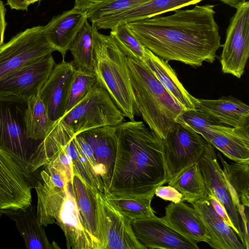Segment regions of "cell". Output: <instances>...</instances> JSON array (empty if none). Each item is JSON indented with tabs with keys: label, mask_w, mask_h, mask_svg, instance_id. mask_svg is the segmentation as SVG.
<instances>
[{
	"label": "cell",
	"mask_w": 249,
	"mask_h": 249,
	"mask_svg": "<svg viewBox=\"0 0 249 249\" xmlns=\"http://www.w3.org/2000/svg\"><path fill=\"white\" fill-rule=\"evenodd\" d=\"M39 0H24V5L27 11L29 5Z\"/></svg>",
	"instance_id": "7bdbcfd3"
},
{
	"label": "cell",
	"mask_w": 249,
	"mask_h": 249,
	"mask_svg": "<svg viewBox=\"0 0 249 249\" xmlns=\"http://www.w3.org/2000/svg\"><path fill=\"white\" fill-rule=\"evenodd\" d=\"M111 0H74L73 7L82 11H88Z\"/></svg>",
	"instance_id": "f35d334b"
},
{
	"label": "cell",
	"mask_w": 249,
	"mask_h": 249,
	"mask_svg": "<svg viewBox=\"0 0 249 249\" xmlns=\"http://www.w3.org/2000/svg\"><path fill=\"white\" fill-rule=\"evenodd\" d=\"M124 116L107 91L98 82L89 93L56 122L75 136L103 126H117Z\"/></svg>",
	"instance_id": "8992f818"
},
{
	"label": "cell",
	"mask_w": 249,
	"mask_h": 249,
	"mask_svg": "<svg viewBox=\"0 0 249 249\" xmlns=\"http://www.w3.org/2000/svg\"><path fill=\"white\" fill-rule=\"evenodd\" d=\"M16 223L20 234L28 249H60L54 242L50 243L43 226L37 219L36 209L33 205L24 208L0 211Z\"/></svg>",
	"instance_id": "d4e9b609"
},
{
	"label": "cell",
	"mask_w": 249,
	"mask_h": 249,
	"mask_svg": "<svg viewBox=\"0 0 249 249\" xmlns=\"http://www.w3.org/2000/svg\"><path fill=\"white\" fill-rule=\"evenodd\" d=\"M198 211L211 237L210 247L215 249H245L233 230L214 211L207 198L191 203Z\"/></svg>",
	"instance_id": "7402d4cb"
},
{
	"label": "cell",
	"mask_w": 249,
	"mask_h": 249,
	"mask_svg": "<svg viewBox=\"0 0 249 249\" xmlns=\"http://www.w3.org/2000/svg\"><path fill=\"white\" fill-rule=\"evenodd\" d=\"M6 5L12 9L27 11L24 5V0H7Z\"/></svg>",
	"instance_id": "60d3db41"
},
{
	"label": "cell",
	"mask_w": 249,
	"mask_h": 249,
	"mask_svg": "<svg viewBox=\"0 0 249 249\" xmlns=\"http://www.w3.org/2000/svg\"><path fill=\"white\" fill-rule=\"evenodd\" d=\"M214 5H196L128 23L136 37L158 57L181 62L194 68L212 63L222 45L214 19Z\"/></svg>",
	"instance_id": "6da1fadb"
},
{
	"label": "cell",
	"mask_w": 249,
	"mask_h": 249,
	"mask_svg": "<svg viewBox=\"0 0 249 249\" xmlns=\"http://www.w3.org/2000/svg\"><path fill=\"white\" fill-rule=\"evenodd\" d=\"M71 183L58 187L37 178L34 188L38 221L43 226L56 223L65 235L68 249H99L85 227Z\"/></svg>",
	"instance_id": "277c9868"
},
{
	"label": "cell",
	"mask_w": 249,
	"mask_h": 249,
	"mask_svg": "<svg viewBox=\"0 0 249 249\" xmlns=\"http://www.w3.org/2000/svg\"><path fill=\"white\" fill-rule=\"evenodd\" d=\"M97 82L93 71L75 69L70 86L64 115L84 98Z\"/></svg>",
	"instance_id": "d6a6232c"
},
{
	"label": "cell",
	"mask_w": 249,
	"mask_h": 249,
	"mask_svg": "<svg viewBox=\"0 0 249 249\" xmlns=\"http://www.w3.org/2000/svg\"><path fill=\"white\" fill-rule=\"evenodd\" d=\"M118 145L108 188L110 196H154L156 189L170 180L162 140L142 121L116 126Z\"/></svg>",
	"instance_id": "7a4b0ae2"
},
{
	"label": "cell",
	"mask_w": 249,
	"mask_h": 249,
	"mask_svg": "<svg viewBox=\"0 0 249 249\" xmlns=\"http://www.w3.org/2000/svg\"><path fill=\"white\" fill-rule=\"evenodd\" d=\"M55 51L47 38L44 26H33L18 33L0 46V80Z\"/></svg>",
	"instance_id": "9c48e42d"
},
{
	"label": "cell",
	"mask_w": 249,
	"mask_h": 249,
	"mask_svg": "<svg viewBox=\"0 0 249 249\" xmlns=\"http://www.w3.org/2000/svg\"><path fill=\"white\" fill-rule=\"evenodd\" d=\"M219 0L230 6L237 8L240 4L246 0Z\"/></svg>",
	"instance_id": "b9f144b4"
},
{
	"label": "cell",
	"mask_w": 249,
	"mask_h": 249,
	"mask_svg": "<svg viewBox=\"0 0 249 249\" xmlns=\"http://www.w3.org/2000/svg\"><path fill=\"white\" fill-rule=\"evenodd\" d=\"M223 166L226 183L236 207L249 206V160L228 163L220 153L216 154Z\"/></svg>",
	"instance_id": "4316f807"
},
{
	"label": "cell",
	"mask_w": 249,
	"mask_h": 249,
	"mask_svg": "<svg viewBox=\"0 0 249 249\" xmlns=\"http://www.w3.org/2000/svg\"><path fill=\"white\" fill-rule=\"evenodd\" d=\"M203 0H150L123 13L98 20L91 24L99 29H112L115 26L149 18L173 11Z\"/></svg>",
	"instance_id": "44dd1931"
},
{
	"label": "cell",
	"mask_w": 249,
	"mask_h": 249,
	"mask_svg": "<svg viewBox=\"0 0 249 249\" xmlns=\"http://www.w3.org/2000/svg\"><path fill=\"white\" fill-rule=\"evenodd\" d=\"M93 25L87 19L70 46L69 50L72 55V63L76 69L93 71Z\"/></svg>",
	"instance_id": "f546056e"
},
{
	"label": "cell",
	"mask_w": 249,
	"mask_h": 249,
	"mask_svg": "<svg viewBox=\"0 0 249 249\" xmlns=\"http://www.w3.org/2000/svg\"><path fill=\"white\" fill-rule=\"evenodd\" d=\"M236 9L219 59L224 73L240 78L249 57V1H244Z\"/></svg>",
	"instance_id": "8fae6325"
},
{
	"label": "cell",
	"mask_w": 249,
	"mask_h": 249,
	"mask_svg": "<svg viewBox=\"0 0 249 249\" xmlns=\"http://www.w3.org/2000/svg\"><path fill=\"white\" fill-rule=\"evenodd\" d=\"M107 194L116 207L130 221L155 215L151 206L153 196L128 197Z\"/></svg>",
	"instance_id": "4dcf8cb0"
},
{
	"label": "cell",
	"mask_w": 249,
	"mask_h": 249,
	"mask_svg": "<svg viewBox=\"0 0 249 249\" xmlns=\"http://www.w3.org/2000/svg\"><path fill=\"white\" fill-rule=\"evenodd\" d=\"M133 233L144 249H198L197 243L182 235L155 215L132 220Z\"/></svg>",
	"instance_id": "5bb4252c"
},
{
	"label": "cell",
	"mask_w": 249,
	"mask_h": 249,
	"mask_svg": "<svg viewBox=\"0 0 249 249\" xmlns=\"http://www.w3.org/2000/svg\"><path fill=\"white\" fill-rule=\"evenodd\" d=\"M72 190L85 227L99 249H102L96 203L92 191L76 175Z\"/></svg>",
	"instance_id": "484cf974"
},
{
	"label": "cell",
	"mask_w": 249,
	"mask_h": 249,
	"mask_svg": "<svg viewBox=\"0 0 249 249\" xmlns=\"http://www.w3.org/2000/svg\"><path fill=\"white\" fill-rule=\"evenodd\" d=\"M176 122L198 134L204 127L220 124L212 116L197 108L184 110L177 117Z\"/></svg>",
	"instance_id": "e575fe53"
},
{
	"label": "cell",
	"mask_w": 249,
	"mask_h": 249,
	"mask_svg": "<svg viewBox=\"0 0 249 249\" xmlns=\"http://www.w3.org/2000/svg\"><path fill=\"white\" fill-rule=\"evenodd\" d=\"M138 115L159 138H165L184 110L143 62L127 57Z\"/></svg>",
	"instance_id": "3957f363"
},
{
	"label": "cell",
	"mask_w": 249,
	"mask_h": 249,
	"mask_svg": "<svg viewBox=\"0 0 249 249\" xmlns=\"http://www.w3.org/2000/svg\"><path fill=\"white\" fill-rule=\"evenodd\" d=\"M155 195L160 198L178 203L182 200V196L176 189L170 185L160 186L155 190Z\"/></svg>",
	"instance_id": "8d00e7d4"
},
{
	"label": "cell",
	"mask_w": 249,
	"mask_h": 249,
	"mask_svg": "<svg viewBox=\"0 0 249 249\" xmlns=\"http://www.w3.org/2000/svg\"><path fill=\"white\" fill-rule=\"evenodd\" d=\"M165 215L161 220L175 231L196 242L208 244L211 237L198 211L193 207L181 201L171 202L165 208Z\"/></svg>",
	"instance_id": "d6986e66"
},
{
	"label": "cell",
	"mask_w": 249,
	"mask_h": 249,
	"mask_svg": "<svg viewBox=\"0 0 249 249\" xmlns=\"http://www.w3.org/2000/svg\"><path fill=\"white\" fill-rule=\"evenodd\" d=\"M162 143L171 180L189 165L198 161L208 142L200 134L176 123L162 140Z\"/></svg>",
	"instance_id": "7c38bea8"
},
{
	"label": "cell",
	"mask_w": 249,
	"mask_h": 249,
	"mask_svg": "<svg viewBox=\"0 0 249 249\" xmlns=\"http://www.w3.org/2000/svg\"><path fill=\"white\" fill-rule=\"evenodd\" d=\"M37 178L15 154L0 146V211L32 205Z\"/></svg>",
	"instance_id": "52a82bcc"
},
{
	"label": "cell",
	"mask_w": 249,
	"mask_h": 249,
	"mask_svg": "<svg viewBox=\"0 0 249 249\" xmlns=\"http://www.w3.org/2000/svg\"><path fill=\"white\" fill-rule=\"evenodd\" d=\"M143 63L185 110L198 108V99L194 97L185 89L168 61L158 57L146 48Z\"/></svg>",
	"instance_id": "603a6c76"
},
{
	"label": "cell",
	"mask_w": 249,
	"mask_h": 249,
	"mask_svg": "<svg viewBox=\"0 0 249 249\" xmlns=\"http://www.w3.org/2000/svg\"><path fill=\"white\" fill-rule=\"evenodd\" d=\"M207 199L211 203L215 212L230 226L236 233V229L232 224L225 207L219 200L215 197L212 191L207 189Z\"/></svg>",
	"instance_id": "74e56055"
},
{
	"label": "cell",
	"mask_w": 249,
	"mask_h": 249,
	"mask_svg": "<svg viewBox=\"0 0 249 249\" xmlns=\"http://www.w3.org/2000/svg\"><path fill=\"white\" fill-rule=\"evenodd\" d=\"M1 214H2V213H1V212H0V217L1 216Z\"/></svg>",
	"instance_id": "ee69618b"
},
{
	"label": "cell",
	"mask_w": 249,
	"mask_h": 249,
	"mask_svg": "<svg viewBox=\"0 0 249 249\" xmlns=\"http://www.w3.org/2000/svg\"><path fill=\"white\" fill-rule=\"evenodd\" d=\"M27 101L21 98L0 96V146L17 156L29 169L30 159L40 141L27 137Z\"/></svg>",
	"instance_id": "ba28073f"
},
{
	"label": "cell",
	"mask_w": 249,
	"mask_h": 249,
	"mask_svg": "<svg viewBox=\"0 0 249 249\" xmlns=\"http://www.w3.org/2000/svg\"><path fill=\"white\" fill-rule=\"evenodd\" d=\"M168 183L181 194L183 201L191 204L207 198V189L198 162L189 165Z\"/></svg>",
	"instance_id": "83f0119b"
},
{
	"label": "cell",
	"mask_w": 249,
	"mask_h": 249,
	"mask_svg": "<svg viewBox=\"0 0 249 249\" xmlns=\"http://www.w3.org/2000/svg\"><path fill=\"white\" fill-rule=\"evenodd\" d=\"M150 0H113L88 11L91 23L114 16L139 6Z\"/></svg>",
	"instance_id": "836d02e7"
},
{
	"label": "cell",
	"mask_w": 249,
	"mask_h": 249,
	"mask_svg": "<svg viewBox=\"0 0 249 249\" xmlns=\"http://www.w3.org/2000/svg\"><path fill=\"white\" fill-rule=\"evenodd\" d=\"M92 192L96 203L102 249H144L133 233L130 220L107 195L98 190Z\"/></svg>",
	"instance_id": "30bf717a"
},
{
	"label": "cell",
	"mask_w": 249,
	"mask_h": 249,
	"mask_svg": "<svg viewBox=\"0 0 249 249\" xmlns=\"http://www.w3.org/2000/svg\"><path fill=\"white\" fill-rule=\"evenodd\" d=\"M240 218L241 228L242 232V243L245 249H249V207L241 204L237 207Z\"/></svg>",
	"instance_id": "d590c367"
},
{
	"label": "cell",
	"mask_w": 249,
	"mask_h": 249,
	"mask_svg": "<svg viewBox=\"0 0 249 249\" xmlns=\"http://www.w3.org/2000/svg\"><path fill=\"white\" fill-rule=\"evenodd\" d=\"M80 134L93 151L106 193L113 174L117 150L116 126L98 127Z\"/></svg>",
	"instance_id": "ac0fdd59"
},
{
	"label": "cell",
	"mask_w": 249,
	"mask_h": 249,
	"mask_svg": "<svg viewBox=\"0 0 249 249\" xmlns=\"http://www.w3.org/2000/svg\"><path fill=\"white\" fill-rule=\"evenodd\" d=\"M76 69L72 62L63 60L56 64L39 95L43 101L50 120L55 123L64 115L73 73Z\"/></svg>",
	"instance_id": "2e32d148"
},
{
	"label": "cell",
	"mask_w": 249,
	"mask_h": 249,
	"mask_svg": "<svg viewBox=\"0 0 249 249\" xmlns=\"http://www.w3.org/2000/svg\"><path fill=\"white\" fill-rule=\"evenodd\" d=\"M88 19V11L73 8L54 17L44 29L47 38L64 60L74 37Z\"/></svg>",
	"instance_id": "ffe728a7"
},
{
	"label": "cell",
	"mask_w": 249,
	"mask_h": 249,
	"mask_svg": "<svg viewBox=\"0 0 249 249\" xmlns=\"http://www.w3.org/2000/svg\"><path fill=\"white\" fill-rule=\"evenodd\" d=\"M197 109L210 115L219 124L231 127L249 125V107L231 96L217 99H198Z\"/></svg>",
	"instance_id": "cb8c5ba5"
},
{
	"label": "cell",
	"mask_w": 249,
	"mask_h": 249,
	"mask_svg": "<svg viewBox=\"0 0 249 249\" xmlns=\"http://www.w3.org/2000/svg\"><path fill=\"white\" fill-rule=\"evenodd\" d=\"M249 125L231 127L221 124L208 126L199 134L234 162L249 160Z\"/></svg>",
	"instance_id": "e0dca14e"
},
{
	"label": "cell",
	"mask_w": 249,
	"mask_h": 249,
	"mask_svg": "<svg viewBox=\"0 0 249 249\" xmlns=\"http://www.w3.org/2000/svg\"><path fill=\"white\" fill-rule=\"evenodd\" d=\"M206 189L211 190L225 207L240 241H242L240 218L233 197L226 183L214 147L208 142L198 161Z\"/></svg>",
	"instance_id": "9a60e30c"
},
{
	"label": "cell",
	"mask_w": 249,
	"mask_h": 249,
	"mask_svg": "<svg viewBox=\"0 0 249 249\" xmlns=\"http://www.w3.org/2000/svg\"><path fill=\"white\" fill-rule=\"evenodd\" d=\"M24 123L27 138L36 142L43 140L54 124L39 94L28 100Z\"/></svg>",
	"instance_id": "f1b7e54d"
},
{
	"label": "cell",
	"mask_w": 249,
	"mask_h": 249,
	"mask_svg": "<svg viewBox=\"0 0 249 249\" xmlns=\"http://www.w3.org/2000/svg\"><path fill=\"white\" fill-rule=\"evenodd\" d=\"M93 26V72L97 82L107 91L124 116L133 121L138 113L127 56L110 34H102Z\"/></svg>",
	"instance_id": "5b68a950"
},
{
	"label": "cell",
	"mask_w": 249,
	"mask_h": 249,
	"mask_svg": "<svg viewBox=\"0 0 249 249\" xmlns=\"http://www.w3.org/2000/svg\"><path fill=\"white\" fill-rule=\"evenodd\" d=\"M55 65L51 53L9 73L0 80V96L17 97L28 101L38 95Z\"/></svg>",
	"instance_id": "4fadbf2b"
},
{
	"label": "cell",
	"mask_w": 249,
	"mask_h": 249,
	"mask_svg": "<svg viewBox=\"0 0 249 249\" xmlns=\"http://www.w3.org/2000/svg\"><path fill=\"white\" fill-rule=\"evenodd\" d=\"M6 9L3 1L0 0V46L4 44V34L7 25L5 20Z\"/></svg>",
	"instance_id": "ab89813d"
},
{
	"label": "cell",
	"mask_w": 249,
	"mask_h": 249,
	"mask_svg": "<svg viewBox=\"0 0 249 249\" xmlns=\"http://www.w3.org/2000/svg\"><path fill=\"white\" fill-rule=\"evenodd\" d=\"M110 34L127 57L144 62L146 47L139 41L127 23L115 26L111 29Z\"/></svg>",
	"instance_id": "1f68e13d"
}]
</instances>
